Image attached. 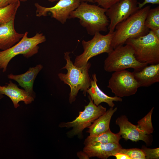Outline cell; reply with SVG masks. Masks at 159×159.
<instances>
[{
	"label": "cell",
	"instance_id": "obj_21",
	"mask_svg": "<svg viewBox=\"0 0 159 159\" xmlns=\"http://www.w3.org/2000/svg\"><path fill=\"white\" fill-rule=\"evenodd\" d=\"M20 5V2L18 1L0 8V25L15 19L17 11Z\"/></svg>",
	"mask_w": 159,
	"mask_h": 159
},
{
	"label": "cell",
	"instance_id": "obj_3",
	"mask_svg": "<svg viewBox=\"0 0 159 159\" xmlns=\"http://www.w3.org/2000/svg\"><path fill=\"white\" fill-rule=\"evenodd\" d=\"M107 9L98 5L81 2L70 13L69 19H79L80 24L87 33L94 35L97 32L107 31L110 21L105 13Z\"/></svg>",
	"mask_w": 159,
	"mask_h": 159
},
{
	"label": "cell",
	"instance_id": "obj_17",
	"mask_svg": "<svg viewBox=\"0 0 159 159\" xmlns=\"http://www.w3.org/2000/svg\"><path fill=\"white\" fill-rule=\"evenodd\" d=\"M147 65L132 72L139 87H148L159 82V63Z\"/></svg>",
	"mask_w": 159,
	"mask_h": 159
},
{
	"label": "cell",
	"instance_id": "obj_24",
	"mask_svg": "<svg viewBox=\"0 0 159 159\" xmlns=\"http://www.w3.org/2000/svg\"><path fill=\"white\" fill-rule=\"evenodd\" d=\"M118 152L125 154L131 159H145V154L142 150L137 148L126 149L122 148Z\"/></svg>",
	"mask_w": 159,
	"mask_h": 159
},
{
	"label": "cell",
	"instance_id": "obj_34",
	"mask_svg": "<svg viewBox=\"0 0 159 159\" xmlns=\"http://www.w3.org/2000/svg\"><path fill=\"white\" fill-rule=\"evenodd\" d=\"M3 97V95L0 92V99H1Z\"/></svg>",
	"mask_w": 159,
	"mask_h": 159
},
{
	"label": "cell",
	"instance_id": "obj_8",
	"mask_svg": "<svg viewBox=\"0 0 159 159\" xmlns=\"http://www.w3.org/2000/svg\"><path fill=\"white\" fill-rule=\"evenodd\" d=\"M90 102L85 107L83 111L79 112L78 116L72 121L61 122L59 125L61 127L72 128V130L67 132L69 137L76 135H82L83 130L90 126L93 122L103 114L106 108L101 105H96L89 96Z\"/></svg>",
	"mask_w": 159,
	"mask_h": 159
},
{
	"label": "cell",
	"instance_id": "obj_33",
	"mask_svg": "<svg viewBox=\"0 0 159 159\" xmlns=\"http://www.w3.org/2000/svg\"><path fill=\"white\" fill-rule=\"evenodd\" d=\"M49 1L51 2H53L56 1H57L59 0H48Z\"/></svg>",
	"mask_w": 159,
	"mask_h": 159
},
{
	"label": "cell",
	"instance_id": "obj_11",
	"mask_svg": "<svg viewBox=\"0 0 159 159\" xmlns=\"http://www.w3.org/2000/svg\"><path fill=\"white\" fill-rule=\"evenodd\" d=\"M80 0H59L54 6L51 7L42 6L37 3L34 4L36 8V15L38 17L46 16L48 13L52 17L64 24L69 19L70 13L79 6Z\"/></svg>",
	"mask_w": 159,
	"mask_h": 159
},
{
	"label": "cell",
	"instance_id": "obj_32",
	"mask_svg": "<svg viewBox=\"0 0 159 159\" xmlns=\"http://www.w3.org/2000/svg\"><path fill=\"white\" fill-rule=\"evenodd\" d=\"M80 2H89L94 3L93 0H80Z\"/></svg>",
	"mask_w": 159,
	"mask_h": 159
},
{
	"label": "cell",
	"instance_id": "obj_27",
	"mask_svg": "<svg viewBox=\"0 0 159 159\" xmlns=\"http://www.w3.org/2000/svg\"><path fill=\"white\" fill-rule=\"evenodd\" d=\"M27 1V0H0V8L4 7L18 1L24 2Z\"/></svg>",
	"mask_w": 159,
	"mask_h": 159
},
{
	"label": "cell",
	"instance_id": "obj_1",
	"mask_svg": "<svg viewBox=\"0 0 159 159\" xmlns=\"http://www.w3.org/2000/svg\"><path fill=\"white\" fill-rule=\"evenodd\" d=\"M150 6L140 9L116 26L112 42L114 49L124 45L128 39L135 38L147 34L149 29L145 25V21Z\"/></svg>",
	"mask_w": 159,
	"mask_h": 159
},
{
	"label": "cell",
	"instance_id": "obj_5",
	"mask_svg": "<svg viewBox=\"0 0 159 159\" xmlns=\"http://www.w3.org/2000/svg\"><path fill=\"white\" fill-rule=\"evenodd\" d=\"M125 44L131 46L139 62L150 64L159 63V38L152 31L144 35L129 39Z\"/></svg>",
	"mask_w": 159,
	"mask_h": 159
},
{
	"label": "cell",
	"instance_id": "obj_18",
	"mask_svg": "<svg viewBox=\"0 0 159 159\" xmlns=\"http://www.w3.org/2000/svg\"><path fill=\"white\" fill-rule=\"evenodd\" d=\"M92 77L91 86L87 90V92L89 94L90 97L95 105L97 106L101 103L104 102L107 103L110 107H113L115 105L113 102L114 101H122L121 97L116 96L110 97L105 94L97 85V80L96 74H92Z\"/></svg>",
	"mask_w": 159,
	"mask_h": 159
},
{
	"label": "cell",
	"instance_id": "obj_2",
	"mask_svg": "<svg viewBox=\"0 0 159 159\" xmlns=\"http://www.w3.org/2000/svg\"><path fill=\"white\" fill-rule=\"evenodd\" d=\"M70 53L68 52L64 53V58L66 63L62 69H66L67 73H60L58 76L61 80L69 85L70 87L69 101L71 103L75 100L79 90H82L83 94L85 96L87 90L91 86V79L89 71L91 64L88 62L81 67L76 66L71 60Z\"/></svg>",
	"mask_w": 159,
	"mask_h": 159
},
{
	"label": "cell",
	"instance_id": "obj_15",
	"mask_svg": "<svg viewBox=\"0 0 159 159\" xmlns=\"http://www.w3.org/2000/svg\"><path fill=\"white\" fill-rule=\"evenodd\" d=\"M0 92L10 98L16 108L19 106L20 102L23 101L25 104L27 105L32 103L34 99V98L24 89L19 88L11 81L4 86H0Z\"/></svg>",
	"mask_w": 159,
	"mask_h": 159
},
{
	"label": "cell",
	"instance_id": "obj_6",
	"mask_svg": "<svg viewBox=\"0 0 159 159\" xmlns=\"http://www.w3.org/2000/svg\"><path fill=\"white\" fill-rule=\"evenodd\" d=\"M108 54L104 64V69L107 72L119 71L129 68L138 71L148 64L138 61L132 49L127 44L118 46Z\"/></svg>",
	"mask_w": 159,
	"mask_h": 159
},
{
	"label": "cell",
	"instance_id": "obj_28",
	"mask_svg": "<svg viewBox=\"0 0 159 159\" xmlns=\"http://www.w3.org/2000/svg\"><path fill=\"white\" fill-rule=\"evenodd\" d=\"M148 4H159V0H144L142 3H138V6L139 8L140 9Z\"/></svg>",
	"mask_w": 159,
	"mask_h": 159
},
{
	"label": "cell",
	"instance_id": "obj_10",
	"mask_svg": "<svg viewBox=\"0 0 159 159\" xmlns=\"http://www.w3.org/2000/svg\"><path fill=\"white\" fill-rule=\"evenodd\" d=\"M137 0H121L107 9L109 33H113L117 24L140 9Z\"/></svg>",
	"mask_w": 159,
	"mask_h": 159
},
{
	"label": "cell",
	"instance_id": "obj_29",
	"mask_svg": "<svg viewBox=\"0 0 159 159\" xmlns=\"http://www.w3.org/2000/svg\"><path fill=\"white\" fill-rule=\"evenodd\" d=\"M114 156L117 159H131L127 155L119 152L116 153Z\"/></svg>",
	"mask_w": 159,
	"mask_h": 159
},
{
	"label": "cell",
	"instance_id": "obj_30",
	"mask_svg": "<svg viewBox=\"0 0 159 159\" xmlns=\"http://www.w3.org/2000/svg\"><path fill=\"white\" fill-rule=\"evenodd\" d=\"M77 156L80 159H89V157L84 151L79 152L77 153Z\"/></svg>",
	"mask_w": 159,
	"mask_h": 159
},
{
	"label": "cell",
	"instance_id": "obj_19",
	"mask_svg": "<svg viewBox=\"0 0 159 159\" xmlns=\"http://www.w3.org/2000/svg\"><path fill=\"white\" fill-rule=\"evenodd\" d=\"M117 108H110L95 120L88 127L87 131L90 135H97L107 131L109 130L111 117L117 111Z\"/></svg>",
	"mask_w": 159,
	"mask_h": 159
},
{
	"label": "cell",
	"instance_id": "obj_7",
	"mask_svg": "<svg viewBox=\"0 0 159 159\" xmlns=\"http://www.w3.org/2000/svg\"><path fill=\"white\" fill-rule=\"evenodd\" d=\"M114 32L104 35L100 32L96 33L91 40L82 42L83 52L77 56L74 60V64L77 67H81L87 64L89 60L93 57L99 54L111 52L113 48L112 42Z\"/></svg>",
	"mask_w": 159,
	"mask_h": 159
},
{
	"label": "cell",
	"instance_id": "obj_23",
	"mask_svg": "<svg viewBox=\"0 0 159 159\" xmlns=\"http://www.w3.org/2000/svg\"><path fill=\"white\" fill-rule=\"evenodd\" d=\"M153 109V107L145 116L138 122L137 125L140 129L148 135L152 133L154 130L152 122V115Z\"/></svg>",
	"mask_w": 159,
	"mask_h": 159
},
{
	"label": "cell",
	"instance_id": "obj_25",
	"mask_svg": "<svg viewBox=\"0 0 159 159\" xmlns=\"http://www.w3.org/2000/svg\"><path fill=\"white\" fill-rule=\"evenodd\" d=\"M141 149L144 152L146 159H158L159 158V148H148L143 146Z\"/></svg>",
	"mask_w": 159,
	"mask_h": 159
},
{
	"label": "cell",
	"instance_id": "obj_4",
	"mask_svg": "<svg viewBox=\"0 0 159 159\" xmlns=\"http://www.w3.org/2000/svg\"><path fill=\"white\" fill-rule=\"evenodd\" d=\"M26 32L17 43L10 48L0 51V69L3 72L7 70L8 64L14 57L22 54L28 58L38 52V45L46 40L45 36L42 33H37L33 37H28Z\"/></svg>",
	"mask_w": 159,
	"mask_h": 159
},
{
	"label": "cell",
	"instance_id": "obj_22",
	"mask_svg": "<svg viewBox=\"0 0 159 159\" xmlns=\"http://www.w3.org/2000/svg\"><path fill=\"white\" fill-rule=\"evenodd\" d=\"M145 26L153 31L159 29V6L150 9L145 21Z\"/></svg>",
	"mask_w": 159,
	"mask_h": 159
},
{
	"label": "cell",
	"instance_id": "obj_16",
	"mask_svg": "<svg viewBox=\"0 0 159 159\" xmlns=\"http://www.w3.org/2000/svg\"><path fill=\"white\" fill-rule=\"evenodd\" d=\"M14 19L0 25V49L6 50L19 42L24 33H19L15 30Z\"/></svg>",
	"mask_w": 159,
	"mask_h": 159
},
{
	"label": "cell",
	"instance_id": "obj_20",
	"mask_svg": "<svg viewBox=\"0 0 159 159\" xmlns=\"http://www.w3.org/2000/svg\"><path fill=\"white\" fill-rule=\"evenodd\" d=\"M121 138L119 132L114 133L110 129L107 132L98 135H90L85 140L84 144L85 145L95 143L103 144L119 143Z\"/></svg>",
	"mask_w": 159,
	"mask_h": 159
},
{
	"label": "cell",
	"instance_id": "obj_14",
	"mask_svg": "<svg viewBox=\"0 0 159 159\" xmlns=\"http://www.w3.org/2000/svg\"><path fill=\"white\" fill-rule=\"evenodd\" d=\"M41 64L30 67L25 72L19 74H8V78L16 82L19 85L23 88L31 95L34 98L35 94L33 90L34 81L38 74L43 68Z\"/></svg>",
	"mask_w": 159,
	"mask_h": 159
},
{
	"label": "cell",
	"instance_id": "obj_12",
	"mask_svg": "<svg viewBox=\"0 0 159 159\" xmlns=\"http://www.w3.org/2000/svg\"><path fill=\"white\" fill-rule=\"evenodd\" d=\"M115 123L119 126L121 136L126 140H130L133 142L141 140L146 144L150 143L148 135L145 134L140 129L137 125L132 123L128 121L125 115H122L118 117Z\"/></svg>",
	"mask_w": 159,
	"mask_h": 159
},
{
	"label": "cell",
	"instance_id": "obj_31",
	"mask_svg": "<svg viewBox=\"0 0 159 159\" xmlns=\"http://www.w3.org/2000/svg\"><path fill=\"white\" fill-rule=\"evenodd\" d=\"M153 31L155 35L157 37L159 38V29H157Z\"/></svg>",
	"mask_w": 159,
	"mask_h": 159
},
{
	"label": "cell",
	"instance_id": "obj_13",
	"mask_svg": "<svg viewBox=\"0 0 159 159\" xmlns=\"http://www.w3.org/2000/svg\"><path fill=\"white\" fill-rule=\"evenodd\" d=\"M122 148L119 143L107 144L95 143L85 145L83 151L90 157H97L106 159L111 156H114Z\"/></svg>",
	"mask_w": 159,
	"mask_h": 159
},
{
	"label": "cell",
	"instance_id": "obj_26",
	"mask_svg": "<svg viewBox=\"0 0 159 159\" xmlns=\"http://www.w3.org/2000/svg\"><path fill=\"white\" fill-rule=\"evenodd\" d=\"M121 0H93L99 6L105 9H108Z\"/></svg>",
	"mask_w": 159,
	"mask_h": 159
},
{
	"label": "cell",
	"instance_id": "obj_9",
	"mask_svg": "<svg viewBox=\"0 0 159 159\" xmlns=\"http://www.w3.org/2000/svg\"><path fill=\"white\" fill-rule=\"evenodd\" d=\"M107 87L115 96L121 98L134 95L139 87L132 72L124 70L112 74Z\"/></svg>",
	"mask_w": 159,
	"mask_h": 159
}]
</instances>
